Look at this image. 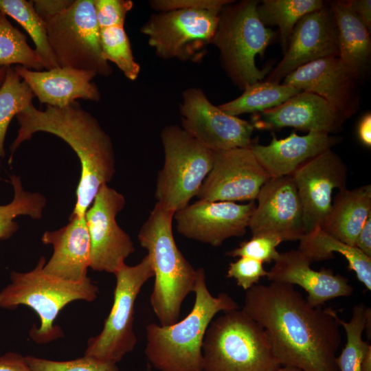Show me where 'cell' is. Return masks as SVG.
Returning a JSON list of instances; mask_svg holds the SVG:
<instances>
[{"label":"cell","mask_w":371,"mask_h":371,"mask_svg":"<svg viewBox=\"0 0 371 371\" xmlns=\"http://www.w3.org/2000/svg\"><path fill=\"white\" fill-rule=\"evenodd\" d=\"M241 310L264 328L281 366L339 371L341 326L333 308L314 307L293 285L271 282L247 290Z\"/></svg>","instance_id":"6da1fadb"},{"label":"cell","mask_w":371,"mask_h":371,"mask_svg":"<svg viewBox=\"0 0 371 371\" xmlns=\"http://www.w3.org/2000/svg\"><path fill=\"white\" fill-rule=\"evenodd\" d=\"M16 117L19 128L10 146L9 164L19 146L36 133L45 132L62 139L76 153L81 165L76 203L71 215L85 216L100 188L111 181L115 172L109 135L76 101L63 108L47 105L44 110L31 104Z\"/></svg>","instance_id":"7a4b0ae2"},{"label":"cell","mask_w":371,"mask_h":371,"mask_svg":"<svg viewBox=\"0 0 371 371\" xmlns=\"http://www.w3.org/2000/svg\"><path fill=\"white\" fill-rule=\"evenodd\" d=\"M192 310L181 321L146 327L144 354L148 363L158 371H203L202 346L207 329L219 312L238 309L227 293L212 295L203 268L197 269Z\"/></svg>","instance_id":"3957f363"},{"label":"cell","mask_w":371,"mask_h":371,"mask_svg":"<svg viewBox=\"0 0 371 371\" xmlns=\"http://www.w3.org/2000/svg\"><path fill=\"white\" fill-rule=\"evenodd\" d=\"M173 218V214L156 203L138 234L140 245L147 250L152 260L155 282L150 302L162 326L179 320L182 303L194 292L197 277V269L176 244Z\"/></svg>","instance_id":"277c9868"},{"label":"cell","mask_w":371,"mask_h":371,"mask_svg":"<svg viewBox=\"0 0 371 371\" xmlns=\"http://www.w3.org/2000/svg\"><path fill=\"white\" fill-rule=\"evenodd\" d=\"M46 263L41 256L36 267L28 272L12 271L10 283L0 291V308L15 309L19 305L32 308L41 320L40 327H32L30 337L38 344H46L63 336L54 321L60 311L75 300L93 301L99 289L89 278L70 282L44 273Z\"/></svg>","instance_id":"5b68a950"},{"label":"cell","mask_w":371,"mask_h":371,"mask_svg":"<svg viewBox=\"0 0 371 371\" xmlns=\"http://www.w3.org/2000/svg\"><path fill=\"white\" fill-rule=\"evenodd\" d=\"M203 371H277V361L264 328L242 310L213 319L202 346Z\"/></svg>","instance_id":"8992f818"},{"label":"cell","mask_w":371,"mask_h":371,"mask_svg":"<svg viewBox=\"0 0 371 371\" xmlns=\"http://www.w3.org/2000/svg\"><path fill=\"white\" fill-rule=\"evenodd\" d=\"M258 3L245 0L224 6L211 41L219 50L227 75L242 89L262 81L271 69H259L256 65V56L263 57L276 34L260 21Z\"/></svg>","instance_id":"52a82bcc"},{"label":"cell","mask_w":371,"mask_h":371,"mask_svg":"<svg viewBox=\"0 0 371 371\" xmlns=\"http://www.w3.org/2000/svg\"><path fill=\"white\" fill-rule=\"evenodd\" d=\"M161 138L164 163L157 178L156 203L175 214L196 196L211 170L213 151L177 125L164 128Z\"/></svg>","instance_id":"ba28073f"},{"label":"cell","mask_w":371,"mask_h":371,"mask_svg":"<svg viewBox=\"0 0 371 371\" xmlns=\"http://www.w3.org/2000/svg\"><path fill=\"white\" fill-rule=\"evenodd\" d=\"M49 43L60 67L109 76L113 69L104 58L93 0H75L45 21Z\"/></svg>","instance_id":"9c48e42d"},{"label":"cell","mask_w":371,"mask_h":371,"mask_svg":"<svg viewBox=\"0 0 371 371\" xmlns=\"http://www.w3.org/2000/svg\"><path fill=\"white\" fill-rule=\"evenodd\" d=\"M113 303L102 331L87 341L85 355L117 363L135 347L133 330L135 300L144 284L154 276L152 260L146 254L137 265L124 264L114 273Z\"/></svg>","instance_id":"30bf717a"},{"label":"cell","mask_w":371,"mask_h":371,"mask_svg":"<svg viewBox=\"0 0 371 371\" xmlns=\"http://www.w3.org/2000/svg\"><path fill=\"white\" fill-rule=\"evenodd\" d=\"M221 10L179 9L153 14L142 27L162 58L187 59L211 43Z\"/></svg>","instance_id":"8fae6325"},{"label":"cell","mask_w":371,"mask_h":371,"mask_svg":"<svg viewBox=\"0 0 371 371\" xmlns=\"http://www.w3.org/2000/svg\"><path fill=\"white\" fill-rule=\"evenodd\" d=\"M125 203L121 193L105 184L85 213L90 240L89 267L94 271L114 274L135 251L130 236L116 221Z\"/></svg>","instance_id":"7c38bea8"},{"label":"cell","mask_w":371,"mask_h":371,"mask_svg":"<svg viewBox=\"0 0 371 371\" xmlns=\"http://www.w3.org/2000/svg\"><path fill=\"white\" fill-rule=\"evenodd\" d=\"M270 178L249 147L213 151L211 170L196 196L208 201H252Z\"/></svg>","instance_id":"4fadbf2b"},{"label":"cell","mask_w":371,"mask_h":371,"mask_svg":"<svg viewBox=\"0 0 371 371\" xmlns=\"http://www.w3.org/2000/svg\"><path fill=\"white\" fill-rule=\"evenodd\" d=\"M180 110L181 127L212 151L249 147L252 144V123L214 106L199 89L184 91Z\"/></svg>","instance_id":"5bb4252c"},{"label":"cell","mask_w":371,"mask_h":371,"mask_svg":"<svg viewBox=\"0 0 371 371\" xmlns=\"http://www.w3.org/2000/svg\"><path fill=\"white\" fill-rule=\"evenodd\" d=\"M249 227L252 236L295 241L304 235L303 210L292 175L271 177L261 187Z\"/></svg>","instance_id":"9a60e30c"},{"label":"cell","mask_w":371,"mask_h":371,"mask_svg":"<svg viewBox=\"0 0 371 371\" xmlns=\"http://www.w3.org/2000/svg\"><path fill=\"white\" fill-rule=\"evenodd\" d=\"M255 201L246 204L199 200L174 214L177 232L184 237L213 247L243 236L249 227Z\"/></svg>","instance_id":"2e32d148"},{"label":"cell","mask_w":371,"mask_h":371,"mask_svg":"<svg viewBox=\"0 0 371 371\" xmlns=\"http://www.w3.org/2000/svg\"><path fill=\"white\" fill-rule=\"evenodd\" d=\"M292 177L307 234L321 227L331 208L333 190L346 188L348 168L342 159L329 149L301 166Z\"/></svg>","instance_id":"e0dca14e"},{"label":"cell","mask_w":371,"mask_h":371,"mask_svg":"<svg viewBox=\"0 0 371 371\" xmlns=\"http://www.w3.org/2000/svg\"><path fill=\"white\" fill-rule=\"evenodd\" d=\"M338 32L329 7L304 16L295 25L284 56L267 78L280 83L297 68L330 56L339 57Z\"/></svg>","instance_id":"ac0fdd59"},{"label":"cell","mask_w":371,"mask_h":371,"mask_svg":"<svg viewBox=\"0 0 371 371\" xmlns=\"http://www.w3.org/2000/svg\"><path fill=\"white\" fill-rule=\"evenodd\" d=\"M357 82L346 71L339 57L330 56L297 68L284 79L282 84L321 97L347 120L359 109Z\"/></svg>","instance_id":"d6986e66"},{"label":"cell","mask_w":371,"mask_h":371,"mask_svg":"<svg viewBox=\"0 0 371 371\" xmlns=\"http://www.w3.org/2000/svg\"><path fill=\"white\" fill-rule=\"evenodd\" d=\"M267 278L271 282L297 285L306 293L307 302L317 307L328 300L349 297L353 287L346 278L335 274L330 269L315 271L313 263L299 249L280 253Z\"/></svg>","instance_id":"ffe728a7"},{"label":"cell","mask_w":371,"mask_h":371,"mask_svg":"<svg viewBox=\"0 0 371 371\" xmlns=\"http://www.w3.org/2000/svg\"><path fill=\"white\" fill-rule=\"evenodd\" d=\"M346 120L326 100L306 91H300L282 104L254 117V128L276 130L293 127L308 132L328 134L341 131Z\"/></svg>","instance_id":"44dd1931"},{"label":"cell","mask_w":371,"mask_h":371,"mask_svg":"<svg viewBox=\"0 0 371 371\" xmlns=\"http://www.w3.org/2000/svg\"><path fill=\"white\" fill-rule=\"evenodd\" d=\"M13 68L41 104L63 108L77 99L100 100L98 87L92 82L97 76L93 71L60 67L46 71H35L21 65Z\"/></svg>","instance_id":"7402d4cb"},{"label":"cell","mask_w":371,"mask_h":371,"mask_svg":"<svg viewBox=\"0 0 371 371\" xmlns=\"http://www.w3.org/2000/svg\"><path fill=\"white\" fill-rule=\"evenodd\" d=\"M339 137L323 132H308L306 135L291 133L278 139L273 134L268 145L249 146L258 163L271 177L291 176L301 166L339 144Z\"/></svg>","instance_id":"603a6c76"},{"label":"cell","mask_w":371,"mask_h":371,"mask_svg":"<svg viewBox=\"0 0 371 371\" xmlns=\"http://www.w3.org/2000/svg\"><path fill=\"white\" fill-rule=\"evenodd\" d=\"M69 222L55 231L42 236L44 244L52 245L54 252L43 267L52 277L70 282L87 278L90 266V240L85 216L70 215Z\"/></svg>","instance_id":"cb8c5ba5"},{"label":"cell","mask_w":371,"mask_h":371,"mask_svg":"<svg viewBox=\"0 0 371 371\" xmlns=\"http://www.w3.org/2000/svg\"><path fill=\"white\" fill-rule=\"evenodd\" d=\"M328 3L337 24L339 58L346 71L359 81L366 75L370 64V32L345 1Z\"/></svg>","instance_id":"d4e9b609"},{"label":"cell","mask_w":371,"mask_h":371,"mask_svg":"<svg viewBox=\"0 0 371 371\" xmlns=\"http://www.w3.org/2000/svg\"><path fill=\"white\" fill-rule=\"evenodd\" d=\"M371 216V185L339 190L321 228L352 247L366 220Z\"/></svg>","instance_id":"484cf974"},{"label":"cell","mask_w":371,"mask_h":371,"mask_svg":"<svg viewBox=\"0 0 371 371\" xmlns=\"http://www.w3.org/2000/svg\"><path fill=\"white\" fill-rule=\"evenodd\" d=\"M297 249L312 262L332 259L333 252L340 254L346 259L348 270L354 271L357 280L371 291V258L356 247L339 240L318 227L300 239Z\"/></svg>","instance_id":"4316f807"},{"label":"cell","mask_w":371,"mask_h":371,"mask_svg":"<svg viewBox=\"0 0 371 371\" xmlns=\"http://www.w3.org/2000/svg\"><path fill=\"white\" fill-rule=\"evenodd\" d=\"M322 0H264L257 6L258 15L265 25L279 29L280 43L286 51L296 23L306 14L324 8Z\"/></svg>","instance_id":"83f0119b"},{"label":"cell","mask_w":371,"mask_h":371,"mask_svg":"<svg viewBox=\"0 0 371 371\" xmlns=\"http://www.w3.org/2000/svg\"><path fill=\"white\" fill-rule=\"evenodd\" d=\"M243 91L238 98L218 107L233 116L262 112L282 104L301 91L288 85L267 80L247 85Z\"/></svg>","instance_id":"f1b7e54d"},{"label":"cell","mask_w":371,"mask_h":371,"mask_svg":"<svg viewBox=\"0 0 371 371\" xmlns=\"http://www.w3.org/2000/svg\"><path fill=\"white\" fill-rule=\"evenodd\" d=\"M0 11L15 20L27 32L43 69L59 67L49 43L45 22L34 10L32 1L0 0Z\"/></svg>","instance_id":"f546056e"},{"label":"cell","mask_w":371,"mask_h":371,"mask_svg":"<svg viewBox=\"0 0 371 371\" xmlns=\"http://www.w3.org/2000/svg\"><path fill=\"white\" fill-rule=\"evenodd\" d=\"M14 189L12 201L6 205H0V240L10 238L19 229L14 219L20 215H27L34 219H40L47 200L38 192L24 190L20 177L10 176Z\"/></svg>","instance_id":"4dcf8cb0"},{"label":"cell","mask_w":371,"mask_h":371,"mask_svg":"<svg viewBox=\"0 0 371 371\" xmlns=\"http://www.w3.org/2000/svg\"><path fill=\"white\" fill-rule=\"evenodd\" d=\"M34 97L31 89L13 67H8L5 80L0 88V160L5 156L4 142L11 120L32 104Z\"/></svg>","instance_id":"1f68e13d"},{"label":"cell","mask_w":371,"mask_h":371,"mask_svg":"<svg viewBox=\"0 0 371 371\" xmlns=\"http://www.w3.org/2000/svg\"><path fill=\"white\" fill-rule=\"evenodd\" d=\"M8 16L0 11V67L21 65L27 69H43L39 56L27 43L26 36L14 27Z\"/></svg>","instance_id":"d6a6232c"},{"label":"cell","mask_w":371,"mask_h":371,"mask_svg":"<svg viewBox=\"0 0 371 371\" xmlns=\"http://www.w3.org/2000/svg\"><path fill=\"white\" fill-rule=\"evenodd\" d=\"M369 308L363 302L359 303L352 307L349 321L340 318L339 319L346 336L345 346L341 354L336 357L339 371H361V364L363 355L370 346L362 338Z\"/></svg>","instance_id":"836d02e7"},{"label":"cell","mask_w":371,"mask_h":371,"mask_svg":"<svg viewBox=\"0 0 371 371\" xmlns=\"http://www.w3.org/2000/svg\"><path fill=\"white\" fill-rule=\"evenodd\" d=\"M100 41L104 58L112 62L131 80L137 78L140 67L135 60L124 25L99 28Z\"/></svg>","instance_id":"e575fe53"},{"label":"cell","mask_w":371,"mask_h":371,"mask_svg":"<svg viewBox=\"0 0 371 371\" xmlns=\"http://www.w3.org/2000/svg\"><path fill=\"white\" fill-rule=\"evenodd\" d=\"M25 357L34 371H120L116 363L86 355L69 361H54L33 356Z\"/></svg>","instance_id":"d590c367"},{"label":"cell","mask_w":371,"mask_h":371,"mask_svg":"<svg viewBox=\"0 0 371 371\" xmlns=\"http://www.w3.org/2000/svg\"><path fill=\"white\" fill-rule=\"evenodd\" d=\"M282 241L276 237L267 236H252L249 240L243 242L236 249L227 251L225 255L230 257H247L270 263L275 261L280 253L277 247Z\"/></svg>","instance_id":"8d00e7d4"},{"label":"cell","mask_w":371,"mask_h":371,"mask_svg":"<svg viewBox=\"0 0 371 371\" xmlns=\"http://www.w3.org/2000/svg\"><path fill=\"white\" fill-rule=\"evenodd\" d=\"M267 272L260 261L240 257L229 263L226 276L234 278L238 286L247 291L257 284L262 277L267 276Z\"/></svg>","instance_id":"74e56055"},{"label":"cell","mask_w":371,"mask_h":371,"mask_svg":"<svg viewBox=\"0 0 371 371\" xmlns=\"http://www.w3.org/2000/svg\"><path fill=\"white\" fill-rule=\"evenodd\" d=\"M99 28L124 25L127 13L132 9L131 0H93Z\"/></svg>","instance_id":"f35d334b"},{"label":"cell","mask_w":371,"mask_h":371,"mask_svg":"<svg viewBox=\"0 0 371 371\" xmlns=\"http://www.w3.org/2000/svg\"><path fill=\"white\" fill-rule=\"evenodd\" d=\"M234 1L229 0H156L151 1L153 9L166 12L179 9H203L221 10Z\"/></svg>","instance_id":"ab89813d"},{"label":"cell","mask_w":371,"mask_h":371,"mask_svg":"<svg viewBox=\"0 0 371 371\" xmlns=\"http://www.w3.org/2000/svg\"><path fill=\"white\" fill-rule=\"evenodd\" d=\"M74 0H34L32 1L34 10L45 22L67 9Z\"/></svg>","instance_id":"60d3db41"},{"label":"cell","mask_w":371,"mask_h":371,"mask_svg":"<svg viewBox=\"0 0 371 371\" xmlns=\"http://www.w3.org/2000/svg\"><path fill=\"white\" fill-rule=\"evenodd\" d=\"M0 371H34L21 355L9 352L0 356Z\"/></svg>","instance_id":"b9f144b4"},{"label":"cell","mask_w":371,"mask_h":371,"mask_svg":"<svg viewBox=\"0 0 371 371\" xmlns=\"http://www.w3.org/2000/svg\"><path fill=\"white\" fill-rule=\"evenodd\" d=\"M350 9L356 14L367 29L371 30V1L348 0L345 1Z\"/></svg>","instance_id":"7bdbcfd3"},{"label":"cell","mask_w":371,"mask_h":371,"mask_svg":"<svg viewBox=\"0 0 371 371\" xmlns=\"http://www.w3.org/2000/svg\"><path fill=\"white\" fill-rule=\"evenodd\" d=\"M355 247L371 258V216L368 217L359 232Z\"/></svg>","instance_id":"ee69618b"},{"label":"cell","mask_w":371,"mask_h":371,"mask_svg":"<svg viewBox=\"0 0 371 371\" xmlns=\"http://www.w3.org/2000/svg\"><path fill=\"white\" fill-rule=\"evenodd\" d=\"M358 137L364 146H371V114L366 113L359 122L357 127Z\"/></svg>","instance_id":"f6af8a7d"},{"label":"cell","mask_w":371,"mask_h":371,"mask_svg":"<svg viewBox=\"0 0 371 371\" xmlns=\"http://www.w3.org/2000/svg\"><path fill=\"white\" fill-rule=\"evenodd\" d=\"M361 369V371H371V346L367 349L363 355Z\"/></svg>","instance_id":"bcb514c9"},{"label":"cell","mask_w":371,"mask_h":371,"mask_svg":"<svg viewBox=\"0 0 371 371\" xmlns=\"http://www.w3.org/2000/svg\"><path fill=\"white\" fill-rule=\"evenodd\" d=\"M8 67H0V88L5 78Z\"/></svg>","instance_id":"7dc6e473"},{"label":"cell","mask_w":371,"mask_h":371,"mask_svg":"<svg viewBox=\"0 0 371 371\" xmlns=\"http://www.w3.org/2000/svg\"><path fill=\"white\" fill-rule=\"evenodd\" d=\"M277 371H302L297 368L289 367V366H280Z\"/></svg>","instance_id":"c3c4849f"},{"label":"cell","mask_w":371,"mask_h":371,"mask_svg":"<svg viewBox=\"0 0 371 371\" xmlns=\"http://www.w3.org/2000/svg\"><path fill=\"white\" fill-rule=\"evenodd\" d=\"M147 371H153L152 367L148 363H147Z\"/></svg>","instance_id":"681fc988"}]
</instances>
